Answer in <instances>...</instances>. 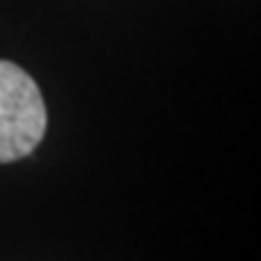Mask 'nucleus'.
<instances>
[{"label":"nucleus","instance_id":"1","mask_svg":"<svg viewBox=\"0 0 261 261\" xmlns=\"http://www.w3.org/2000/svg\"><path fill=\"white\" fill-rule=\"evenodd\" d=\"M46 133V104L34 77L0 61V165L32 155Z\"/></svg>","mask_w":261,"mask_h":261}]
</instances>
